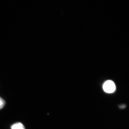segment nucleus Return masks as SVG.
<instances>
[{
    "mask_svg": "<svg viewBox=\"0 0 129 129\" xmlns=\"http://www.w3.org/2000/svg\"><path fill=\"white\" fill-rule=\"evenodd\" d=\"M103 88L105 92L111 93L115 91L116 87L115 84L113 81L108 80L104 83Z\"/></svg>",
    "mask_w": 129,
    "mask_h": 129,
    "instance_id": "f257e3e1",
    "label": "nucleus"
},
{
    "mask_svg": "<svg viewBox=\"0 0 129 129\" xmlns=\"http://www.w3.org/2000/svg\"><path fill=\"white\" fill-rule=\"evenodd\" d=\"M12 129H25L23 125L21 123H17L13 125Z\"/></svg>",
    "mask_w": 129,
    "mask_h": 129,
    "instance_id": "f03ea898",
    "label": "nucleus"
},
{
    "mask_svg": "<svg viewBox=\"0 0 129 129\" xmlns=\"http://www.w3.org/2000/svg\"><path fill=\"white\" fill-rule=\"evenodd\" d=\"M5 102L2 98L0 97V109H2L5 106Z\"/></svg>",
    "mask_w": 129,
    "mask_h": 129,
    "instance_id": "7ed1b4c3",
    "label": "nucleus"
},
{
    "mask_svg": "<svg viewBox=\"0 0 129 129\" xmlns=\"http://www.w3.org/2000/svg\"><path fill=\"white\" fill-rule=\"evenodd\" d=\"M125 107V106L124 105H123L122 106H120V108H124Z\"/></svg>",
    "mask_w": 129,
    "mask_h": 129,
    "instance_id": "20e7f679",
    "label": "nucleus"
}]
</instances>
